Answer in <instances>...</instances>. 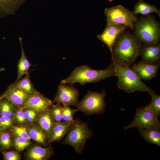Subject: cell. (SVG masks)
Returning <instances> with one entry per match:
<instances>
[{
  "mask_svg": "<svg viewBox=\"0 0 160 160\" xmlns=\"http://www.w3.org/2000/svg\"><path fill=\"white\" fill-rule=\"evenodd\" d=\"M54 105L51 100L36 91L31 95L23 108H30L39 113L49 110Z\"/></svg>",
  "mask_w": 160,
  "mask_h": 160,
  "instance_id": "8fae6325",
  "label": "cell"
},
{
  "mask_svg": "<svg viewBox=\"0 0 160 160\" xmlns=\"http://www.w3.org/2000/svg\"><path fill=\"white\" fill-rule=\"evenodd\" d=\"M140 135L148 142L160 146V130L159 128L151 127L138 128Z\"/></svg>",
  "mask_w": 160,
  "mask_h": 160,
  "instance_id": "d6986e66",
  "label": "cell"
},
{
  "mask_svg": "<svg viewBox=\"0 0 160 160\" xmlns=\"http://www.w3.org/2000/svg\"><path fill=\"white\" fill-rule=\"evenodd\" d=\"M63 110L62 115V121L72 123L74 121L73 116L77 111L76 109L71 108L69 105H63Z\"/></svg>",
  "mask_w": 160,
  "mask_h": 160,
  "instance_id": "4316f807",
  "label": "cell"
},
{
  "mask_svg": "<svg viewBox=\"0 0 160 160\" xmlns=\"http://www.w3.org/2000/svg\"><path fill=\"white\" fill-rule=\"evenodd\" d=\"M54 154L53 149L51 146L44 148L35 145L28 150L26 157L30 160H46Z\"/></svg>",
  "mask_w": 160,
  "mask_h": 160,
  "instance_id": "9a60e30c",
  "label": "cell"
},
{
  "mask_svg": "<svg viewBox=\"0 0 160 160\" xmlns=\"http://www.w3.org/2000/svg\"><path fill=\"white\" fill-rule=\"evenodd\" d=\"M12 140L10 133L2 131L0 133V146L5 149L10 148L12 145Z\"/></svg>",
  "mask_w": 160,
  "mask_h": 160,
  "instance_id": "83f0119b",
  "label": "cell"
},
{
  "mask_svg": "<svg viewBox=\"0 0 160 160\" xmlns=\"http://www.w3.org/2000/svg\"><path fill=\"white\" fill-rule=\"evenodd\" d=\"M71 124L64 121L55 122L48 137V143L61 140L66 135Z\"/></svg>",
  "mask_w": 160,
  "mask_h": 160,
  "instance_id": "2e32d148",
  "label": "cell"
},
{
  "mask_svg": "<svg viewBox=\"0 0 160 160\" xmlns=\"http://www.w3.org/2000/svg\"><path fill=\"white\" fill-rule=\"evenodd\" d=\"M31 94L19 88L14 83L9 86L1 96L18 108H23Z\"/></svg>",
  "mask_w": 160,
  "mask_h": 160,
  "instance_id": "7c38bea8",
  "label": "cell"
},
{
  "mask_svg": "<svg viewBox=\"0 0 160 160\" xmlns=\"http://www.w3.org/2000/svg\"><path fill=\"white\" fill-rule=\"evenodd\" d=\"M29 123L36 121L39 113L30 108H22Z\"/></svg>",
  "mask_w": 160,
  "mask_h": 160,
  "instance_id": "d6a6232c",
  "label": "cell"
},
{
  "mask_svg": "<svg viewBox=\"0 0 160 160\" xmlns=\"http://www.w3.org/2000/svg\"><path fill=\"white\" fill-rule=\"evenodd\" d=\"M116 76L114 63L112 62L106 69L96 70L87 65H82L76 68L70 75L61 81L60 83L73 85L79 83L82 85L88 83L98 82L103 79Z\"/></svg>",
  "mask_w": 160,
  "mask_h": 160,
  "instance_id": "7a4b0ae2",
  "label": "cell"
},
{
  "mask_svg": "<svg viewBox=\"0 0 160 160\" xmlns=\"http://www.w3.org/2000/svg\"><path fill=\"white\" fill-rule=\"evenodd\" d=\"M36 121L37 125L47 134L49 137L55 122L50 109L39 113Z\"/></svg>",
  "mask_w": 160,
  "mask_h": 160,
  "instance_id": "e0dca14e",
  "label": "cell"
},
{
  "mask_svg": "<svg viewBox=\"0 0 160 160\" xmlns=\"http://www.w3.org/2000/svg\"><path fill=\"white\" fill-rule=\"evenodd\" d=\"M113 62L115 64L116 76L118 77V88L128 93L136 91L147 92L149 93L151 88L141 81L131 67H123Z\"/></svg>",
  "mask_w": 160,
  "mask_h": 160,
  "instance_id": "5b68a950",
  "label": "cell"
},
{
  "mask_svg": "<svg viewBox=\"0 0 160 160\" xmlns=\"http://www.w3.org/2000/svg\"><path fill=\"white\" fill-rule=\"evenodd\" d=\"M14 122L13 117L0 116V126L2 131L10 127Z\"/></svg>",
  "mask_w": 160,
  "mask_h": 160,
  "instance_id": "1f68e13d",
  "label": "cell"
},
{
  "mask_svg": "<svg viewBox=\"0 0 160 160\" xmlns=\"http://www.w3.org/2000/svg\"><path fill=\"white\" fill-rule=\"evenodd\" d=\"M13 118L14 122L18 124L26 125L29 123L22 108L17 109Z\"/></svg>",
  "mask_w": 160,
  "mask_h": 160,
  "instance_id": "f1b7e54d",
  "label": "cell"
},
{
  "mask_svg": "<svg viewBox=\"0 0 160 160\" xmlns=\"http://www.w3.org/2000/svg\"><path fill=\"white\" fill-rule=\"evenodd\" d=\"M160 61L156 64H149L141 60L135 64L132 69L141 80H148L155 77L160 67Z\"/></svg>",
  "mask_w": 160,
  "mask_h": 160,
  "instance_id": "4fadbf2b",
  "label": "cell"
},
{
  "mask_svg": "<svg viewBox=\"0 0 160 160\" xmlns=\"http://www.w3.org/2000/svg\"><path fill=\"white\" fill-rule=\"evenodd\" d=\"M104 13L107 24H121L133 30V23L138 20V17L132 12L121 5L106 8Z\"/></svg>",
  "mask_w": 160,
  "mask_h": 160,
  "instance_id": "52a82bcc",
  "label": "cell"
},
{
  "mask_svg": "<svg viewBox=\"0 0 160 160\" xmlns=\"http://www.w3.org/2000/svg\"><path fill=\"white\" fill-rule=\"evenodd\" d=\"M79 95L78 90L73 85L60 83L54 101L62 103L63 105L77 107L79 103Z\"/></svg>",
  "mask_w": 160,
  "mask_h": 160,
  "instance_id": "9c48e42d",
  "label": "cell"
},
{
  "mask_svg": "<svg viewBox=\"0 0 160 160\" xmlns=\"http://www.w3.org/2000/svg\"><path fill=\"white\" fill-rule=\"evenodd\" d=\"M2 131V130L0 126V133Z\"/></svg>",
  "mask_w": 160,
  "mask_h": 160,
  "instance_id": "e575fe53",
  "label": "cell"
},
{
  "mask_svg": "<svg viewBox=\"0 0 160 160\" xmlns=\"http://www.w3.org/2000/svg\"><path fill=\"white\" fill-rule=\"evenodd\" d=\"M26 128L31 138L37 143L44 146L49 143L48 135L38 125L32 124Z\"/></svg>",
  "mask_w": 160,
  "mask_h": 160,
  "instance_id": "ac0fdd59",
  "label": "cell"
},
{
  "mask_svg": "<svg viewBox=\"0 0 160 160\" xmlns=\"http://www.w3.org/2000/svg\"><path fill=\"white\" fill-rule=\"evenodd\" d=\"M160 127L159 118L145 106L136 109L133 120L129 125L124 127V129L126 130L133 128L138 129Z\"/></svg>",
  "mask_w": 160,
  "mask_h": 160,
  "instance_id": "ba28073f",
  "label": "cell"
},
{
  "mask_svg": "<svg viewBox=\"0 0 160 160\" xmlns=\"http://www.w3.org/2000/svg\"><path fill=\"white\" fill-rule=\"evenodd\" d=\"M4 159L6 160H19L20 156L17 152L10 151L2 153Z\"/></svg>",
  "mask_w": 160,
  "mask_h": 160,
  "instance_id": "836d02e7",
  "label": "cell"
},
{
  "mask_svg": "<svg viewBox=\"0 0 160 160\" xmlns=\"http://www.w3.org/2000/svg\"><path fill=\"white\" fill-rule=\"evenodd\" d=\"M143 45L129 32L121 34L112 48L111 60L123 67H131L140 55Z\"/></svg>",
  "mask_w": 160,
  "mask_h": 160,
  "instance_id": "6da1fadb",
  "label": "cell"
},
{
  "mask_svg": "<svg viewBox=\"0 0 160 160\" xmlns=\"http://www.w3.org/2000/svg\"><path fill=\"white\" fill-rule=\"evenodd\" d=\"M140 55L142 61L149 64H156L159 61L160 44L155 45L145 44L142 45Z\"/></svg>",
  "mask_w": 160,
  "mask_h": 160,
  "instance_id": "5bb4252c",
  "label": "cell"
},
{
  "mask_svg": "<svg viewBox=\"0 0 160 160\" xmlns=\"http://www.w3.org/2000/svg\"><path fill=\"white\" fill-rule=\"evenodd\" d=\"M60 104L57 103L55 105H54L50 109V112L55 122L62 121L63 107Z\"/></svg>",
  "mask_w": 160,
  "mask_h": 160,
  "instance_id": "f546056e",
  "label": "cell"
},
{
  "mask_svg": "<svg viewBox=\"0 0 160 160\" xmlns=\"http://www.w3.org/2000/svg\"><path fill=\"white\" fill-rule=\"evenodd\" d=\"M17 108L5 98L0 97V116L13 117Z\"/></svg>",
  "mask_w": 160,
  "mask_h": 160,
  "instance_id": "7402d4cb",
  "label": "cell"
},
{
  "mask_svg": "<svg viewBox=\"0 0 160 160\" xmlns=\"http://www.w3.org/2000/svg\"><path fill=\"white\" fill-rule=\"evenodd\" d=\"M19 41L21 46V55L18 62L17 75L15 82L20 80L23 75L26 74L29 72L31 67L32 66L26 57L21 38H19Z\"/></svg>",
  "mask_w": 160,
  "mask_h": 160,
  "instance_id": "ffe728a7",
  "label": "cell"
},
{
  "mask_svg": "<svg viewBox=\"0 0 160 160\" xmlns=\"http://www.w3.org/2000/svg\"><path fill=\"white\" fill-rule=\"evenodd\" d=\"M12 131L14 134L17 136L25 138L30 140L31 138L28 133L26 128L20 126H15L12 127Z\"/></svg>",
  "mask_w": 160,
  "mask_h": 160,
  "instance_id": "4dcf8cb0",
  "label": "cell"
},
{
  "mask_svg": "<svg viewBox=\"0 0 160 160\" xmlns=\"http://www.w3.org/2000/svg\"><path fill=\"white\" fill-rule=\"evenodd\" d=\"M134 25L135 36L140 42L148 44H159L160 28L158 22L151 15L140 16Z\"/></svg>",
  "mask_w": 160,
  "mask_h": 160,
  "instance_id": "277c9868",
  "label": "cell"
},
{
  "mask_svg": "<svg viewBox=\"0 0 160 160\" xmlns=\"http://www.w3.org/2000/svg\"><path fill=\"white\" fill-rule=\"evenodd\" d=\"M92 135L88 124L76 118L71 123L62 143L71 146L80 154L83 152L86 142Z\"/></svg>",
  "mask_w": 160,
  "mask_h": 160,
  "instance_id": "3957f363",
  "label": "cell"
},
{
  "mask_svg": "<svg viewBox=\"0 0 160 160\" xmlns=\"http://www.w3.org/2000/svg\"><path fill=\"white\" fill-rule=\"evenodd\" d=\"M30 73L29 72L23 78L14 83L17 87L22 90L28 93L32 94L37 90L31 81Z\"/></svg>",
  "mask_w": 160,
  "mask_h": 160,
  "instance_id": "d4e9b609",
  "label": "cell"
},
{
  "mask_svg": "<svg viewBox=\"0 0 160 160\" xmlns=\"http://www.w3.org/2000/svg\"><path fill=\"white\" fill-rule=\"evenodd\" d=\"M31 144L30 140L23 137L15 135L13 140V145L15 149L18 151H22Z\"/></svg>",
  "mask_w": 160,
  "mask_h": 160,
  "instance_id": "484cf974",
  "label": "cell"
},
{
  "mask_svg": "<svg viewBox=\"0 0 160 160\" xmlns=\"http://www.w3.org/2000/svg\"><path fill=\"white\" fill-rule=\"evenodd\" d=\"M106 95L105 90L101 93L88 91L82 100L79 102L76 108L86 115L103 113L105 111L106 106L104 98Z\"/></svg>",
  "mask_w": 160,
  "mask_h": 160,
  "instance_id": "8992f818",
  "label": "cell"
},
{
  "mask_svg": "<svg viewBox=\"0 0 160 160\" xmlns=\"http://www.w3.org/2000/svg\"><path fill=\"white\" fill-rule=\"evenodd\" d=\"M148 93L151 97L152 100L145 107L159 118L160 115V95L156 94L152 90Z\"/></svg>",
  "mask_w": 160,
  "mask_h": 160,
  "instance_id": "cb8c5ba5",
  "label": "cell"
},
{
  "mask_svg": "<svg viewBox=\"0 0 160 160\" xmlns=\"http://www.w3.org/2000/svg\"><path fill=\"white\" fill-rule=\"evenodd\" d=\"M132 12L135 15L140 14L146 16L155 12L160 16V10L155 6L149 4L142 0H140L135 5L134 9Z\"/></svg>",
  "mask_w": 160,
  "mask_h": 160,
  "instance_id": "44dd1931",
  "label": "cell"
},
{
  "mask_svg": "<svg viewBox=\"0 0 160 160\" xmlns=\"http://www.w3.org/2000/svg\"><path fill=\"white\" fill-rule=\"evenodd\" d=\"M26 0H0V8L13 14Z\"/></svg>",
  "mask_w": 160,
  "mask_h": 160,
  "instance_id": "603a6c76",
  "label": "cell"
},
{
  "mask_svg": "<svg viewBox=\"0 0 160 160\" xmlns=\"http://www.w3.org/2000/svg\"><path fill=\"white\" fill-rule=\"evenodd\" d=\"M127 27L119 24H107L103 32L97 36L98 38L105 44L112 52V48L117 39L125 31Z\"/></svg>",
  "mask_w": 160,
  "mask_h": 160,
  "instance_id": "30bf717a",
  "label": "cell"
}]
</instances>
